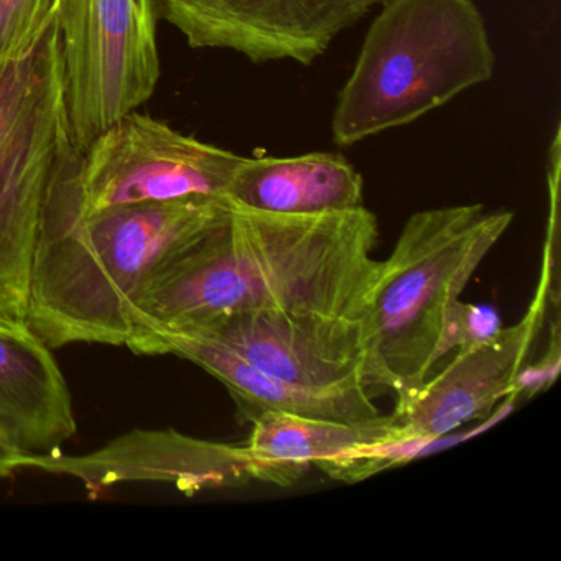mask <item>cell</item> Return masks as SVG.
Returning a JSON list of instances; mask_svg holds the SVG:
<instances>
[{
  "mask_svg": "<svg viewBox=\"0 0 561 561\" xmlns=\"http://www.w3.org/2000/svg\"><path fill=\"white\" fill-rule=\"evenodd\" d=\"M377 241L379 222L366 206L294 216L231 205L149 278L126 346L137 353L150 337L241 311L366 321Z\"/></svg>",
  "mask_w": 561,
  "mask_h": 561,
  "instance_id": "6da1fadb",
  "label": "cell"
},
{
  "mask_svg": "<svg viewBox=\"0 0 561 561\" xmlns=\"http://www.w3.org/2000/svg\"><path fill=\"white\" fill-rule=\"evenodd\" d=\"M80 172L45 209L32 262L27 327L50 350L75 343L126 346L134 305L149 278L218 225L231 203L180 199L87 211Z\"/></svg>",
  "mask_w": 561,
  "mask_h": 561,
  "instance_id": "7a4b0ae2",
  "label": "cell"
},
{
  "mask_svg": "<svg viewBox=\"0 0 561 561\" xmlns=\"http://www.w3.org/2000/svg\"><path fill=\"white\" fill-rule=\"evenodd\" d=\"M337 98L333 142L351 147L415 123L494 77L484 15L472 0H382Z\"/></svg>",
  "mask_w": 561,
  "mask_h": 561,
  "instance_id": "3957f363",
  "label": "cell"
},
{
  "mask_svg": "<svg viewBox=\"0 0 561 561\" xmlns=\"http://www.w3.org/2000/svg\"><path fill=\"white\" fill-rule=\"evenodd\" d=\"M514 222L484 205L425 209L407 219L380 261L364 331L367 387L409 399L436 367L446 311Z\"/></svg>",
  "mask_w": 561,
  "mask_h": 561,
  "instance_id": "277c9868",
  "label": "cell"
},
{
  "mask_svg": "<svg viewBox=\"0 0 561 561\" xmlns=\"http://www.w3.org/2000/svg\"><path fill=\"white\" fill-rule=\"evenodd\" d=\"M81 159L55 21L27 57L0 67V323L27 324L42 219Z\"/></svg>",
  "mask_w": 561,
  "mask_h": 561,
  "instance_id": "5b68a950",
  "label": "cell"
},
{
  "mask_svg": "<svg viewBox=\"0 0 561 561\" xmlns=\"http://www.w3.org/2000/svg\"><path fill=\"white\" fill-rule=\"evenodd\" d=\"M156 0H58L65 101L81 153L156 93Z\"/></svg>",
  "mask_w": 561,
  "mask_h": 561,
  "instance_id": "8992f818",
  "label": "cell"
},
{
  "mask_svg": "<svg viewBox=\"0 0 561 561\" xmlns=\"http://www.w3.org/2000/svg\"><path fill=\"white\" fill-rule=\"evenodd\" d=\"M244 159L130 111L84 150L81 203L87 211H100L180 199H226Z\"/></svg>",
  "mask_w": 561,
  "mask_h": 561,
  "instance_id": "52a82bcc",
  "label": "cell"
},
{
  "mask_svg": "<svg viewBox=\"0 0 561 561\" xmlns=\"http://www.w3.org/2000/svg\"><path fill=\"white\" fill-rule=\"evenodd\" d=\"M382 0H159L192 48L232 50L252 64L310 67Z\"/></svg>",
  "mask_w": 561,
  "mask_h": 561,
  "instance_id": "ba28073f",
  "label": "cell"
},
{
  "mask_svg": "<svg viewBox=\"0 0 561 561\" xmlns=\"http://www.w3.org/2000/svg\"><path fill=\"white\" fill-rule=\"evenodd\" d=\"M180 333L215 341L262 373L295 386L369 390L364 321L241 311Z\"/></svg>",
  "mask_w": 561,
  "mask_h": 561,
  "instance_id": "9c48e42d",
  "label": "cell"
},
{
  "mask_svg": "<svg viewBox=\"0 0 561 561\" xmlns=\"http://www.w3.org/2000/svg\"><path fill=\"white\" fill-rule=\"evenodd\" d=\"M22 466L78 479L91 497L126 482H163L195 495L254 481L244 445L193 438L176 430H134L83 456L25 455Z\"/></svg>",
  "mask_w": 561,
  "mask_h": 561,
  "instance_id": "30bf717a",
  "label": "cell"
},
{
  "mask_svg": "<svg viewBox=\"0 0 561 561\" xmlns=\"http://www.w3.org/2000/svg\"><path fill=\"white\" fill-rule=\"evenodd\" d=\"M550 300V268L518 323L501 328L492 340L458 351L455 359L430 376L392 415L405 436L439 438L472 420L488 419L512 393L543 327Z\"/></svg>",
  "mask_w": 561,
  "mask_h": 561,
  "instance_id": "8fae6325",
  "label": "cell"
},
{
  "mask_svg": "<svg viewBox=\"0 0 561 561\" xmlns=\"http://www.w3.org/2000/svg\"><path fill=\"white\" fill-rule=\"evenodd\" d=\"M75 433L73 400L50 347L27 324L0 323V443L57 455Z\"/></svg>",
  "mask_w": 561,
  "mask_h": 561,
  "instance_id": "7c38bea8",
  "label": "cell"
},
{
  "mask_svg": "<svg viewBox=\"0 0 561 561\" xmlns=\"http://www.w3.org/2000/svg\"><path fill=\"white\" fill-rule=\"evenodd\" d=\"M136 354H175L211 374L236 403L239 422L252 423L265 413H294L336 422H366L382 415L367 389H313L262 373L228 347L195 334H160Z\"/></svg>",
  "mask_w": 561,
  "mask_h": 561,
  "instance_id": "4fadbf2b",
  "label": "cell"
},
{
  "mask_svg": "<svg viewBox=\"0 0 561 561\" xmlns=\"http://www.w3.org/2000/svg\"><path fill=\"white\" fill-rule=\"evenodd\" d=\"M360 173L340 153L244 159L226 199L238 208L274 215H323L363 205Z\"/></svg>",
  "mask_w": 561,
  "mask_h": 561,
  "instance_id": "5bb4252c",
  "label": "cell"
},
{
  "mask_svg": "<svg viewBox=\"0 0 561 561\" xmlns=\"http://www.w3.org/2000/svg\"><path fill=\"white\" fill-rule=\"evenodd\" d=\"M402 433L393 415L366 422H336L294 413H265L252 422L244 448L254 465V481L287 485L311 466Z\"/></svg>",
  "mask_w": 561,
  "mask_h": 561,
  "instance_id": "9a60e30c",
  "label": "cell"
},
{
  "mask_svg": "<svg viewBox=\"0 0 561 561\" xmlns=\"http://www.w3.org/2000/svg\"><path fill=\"white\" fill-rule=\"evenodd\" d=\"M481 432L476 428L474 432L465 433V435H445L439 438H420V436H405L403 433L389 436L382 442L374 445L364 446V448L354 449L336 459L320 462L314 468L320 469L331 479L341 482H359L363 479L370 478L383 469L393 468V466L405 465L419 456L428 455V453L438 451L446 446L462 442L469 436Z\"/></svg>",
  "mask_w": 561,
  "mask_h": 561,
  "instance_id": "2e32d148",
  "label": "cell"
},
{
  "mask_svg": "<svg viewBox=\"0 0 561 561\" xmlns=\"http://www.w3.org/2000/svg\"><path fill=\"white\" fill-rule=\"evenodd\" d=\"M58 0H0V67L27 57L57 21Z\"/></svg>",
  "mask_w": 561,
  "mask_h": 561,
  "instance_id": "e0dca14e",
  "label": "cell"
},
{
  "mask_svg": "<svg viewBox=\"0 0 561 561\" xmlns=\"http://www.w3.org/2000/svg\"><path fill=\"white\" fill-rule=\"evenodd\" d=\"M501 328V318L494 308L462 304L458 298L446 311L442 336L436 346V363L449 351L466 350L492 340Z\"/></svg>",
  "mask_w": 561,
  "mask_h": 561,
  "instance_id": "ac0fdd59",
  "label": "cell"
},
{
  "mask_svg": "<svg viewBox=\"0 0 561 561\" xmlns=\"http://www.w3.org/2000/svg\"><path fill=\"white\" fill-rule=\"evenodd\" d=\"M25 455L8 448V446L0 443V479L11 478L19 469H24L22 459Z\"/></svg>",
  "mask_w": 561,
  "mask_h": 561,
  "instance_id": "d6986e66",
  "label": "cell"
}]
</instances>
